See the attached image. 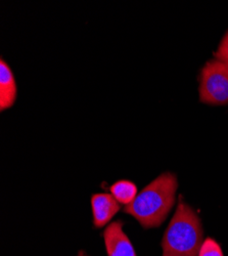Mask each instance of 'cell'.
Returning <instances> with one entry per match:
<instances>
[{
  "label": "cell",
  "mask_w": 228,
  "mask_h": 256,
  "mask_svg": "<svg viewBox=\"0 0 228 256\" xmlns=\"http://www.w3.org/2000/svg\"><path fill=\"white\" fill-rule=\"evenodd\" d=\"M91 207L93 224L95 228H103L107 226L121 208L119 202L113 195L107 193L92 195Z\"/></svg>",
  "instance_id": "obj_5"
},
{
  "label": "cell",
  "mask_w": 228,
  "mask_h": 256,
  "mask_svg": "<svg viewBox=\"0 0 228 256\" xmlns=\"http://www.w3.org/2000/svg\"><path fill=\"white\" fill-rule=\"evenodd\" d=\"M215 58L228 64V31L225 33L224 37L220 42L218 50L215 52Z\"/></svg>",
  "instance_id": "obj_9"
},
{
  "label": "cell",
  "mask_w": 228,
  "mask_h": 256,
  "mask_svg": "<svg viewBox=\"0 0 228 256\" xmlns=\"http://www.w3.org/2000/svg\"><path fill=\"white\" fill-rule=\"evenodd\" d=\"M16 98V84L8 64L0 60V110H6L14 104Z\"/></svg>",
  "instance_id": "obj_6"
},
{
  "label": "cell",
  "mask_w": 228,
  "mask_h": 256,
  "mask_svg": "<svg viewBox=\"0 0 228 256\" xmlns=\"http://www.w3.org/2000/svg\"><path fill=\"white\" fill-rule=\"evenodd\" d=\"M113 197L121 204L125 206L133 202L137 196V186L130 180H118L110 188Z\"/></svg>",
  "instance_id": "obj_7"
},
{
  "label": "cell",
  "mask_w": 228,
  "mask_h": 256,
  "mask_svg": "<svg viewBox=\"0 0 228 256\" xmlns=\"http://www.w3.org/2000/svg\"><path fill=\"white\" fill-rule=\"evenodd\" d=\"M198 256H224L219 243L213 238H207L203 241Z\"/></svg>",
  "instance_id": "obj_8"
},
{
  "label": "cell",
  "mask_w": 228,
  "mask_h": 256,
  "mask_svg": "<svg viewBox=\"0 0 228 256\" xmlns=\"http://www.w3.org/2000/svg\"><path fill=\"white\" fill-rule=\"evenodd\" d=\"M203 234L197 212L180 197L174 216L164 232L162 256H198Z\"/></svg>",
  "instance_id": "obj_2"
},
{
  "label": "cell",
  "mask_w": 228,
  "mask_h": 256,
  "mask_svg": "<svg viewBox=\"0 0 228 256\" xmlns=\"http://www.w3.org/2000/svg\"><path fill=\"white\" fill-rule=\"evenodd\" d=\"M199 92L202 102L228 104V64L217 58L207 62L201 71Z\"/></svg>",
  "instance_id": "obj_3"
},
{
  "label": "cell",
  "mask_w": 228,
  "mask_h": 256,
  "mask_svg": "<svg viewBox=\"0 0 228 256\" xmlns=\"http://www.w3.org/2000/svg\"><path fill=\"white\" fill-rule=\"evenodd\" d=\"M177 188L176 176L165 172L143 188L124 211L132 216L143 228H158L174 206Z\"/></svg>",
  "instance_id": "obj_1"
},
{
  "label": "cell",
  "mask_w": 228,
  "mask_h": 256,
  "mask_svg": "<svg viewBox=\"0 0 228 256\" xmlns=\"http://www.w3.org/2000/svg\"><path fill=\"white\" fill-rule=\"evenodd\" d=\"M78 256H85V255H78Z\"/></svg>",
  "instance_id": "obj_10"
},
{
  "label": "cell",
  "mask_w": 228,
  "mask_h": 256,
  "mask_svg": "<svg viewBox=\"0 0 228 256\" xmlns=\"http://www.w3.org/2000/svg\"><path fill=\"white\" fill-rule=\"evenodd\" d=\"M123 222L116 220L103 232L108 256H137L131 241L123 230Z\"/></svg>",
  "instance_id": "obj_4"
}]
</instances>
